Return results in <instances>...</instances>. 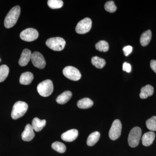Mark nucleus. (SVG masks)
Listing matches in <instances>:
<instances>
[{"instance_id":"31","label":"nucleus","mask_w":156,"mask_h":156,"mask_svg":"<svg viewBox=\"0 0 156 156\" xmlns=\"http://www.w3.org/2000/svg\"><path fill=\"white\" fill-rule=\"evenodd\" d=\"M150 66L151 69L156 73V60H152L151 61Z\"/></svg>"},{"instance_id":"27","label":"nucleus","mask_w":156,"mask_h":156,"mask_svg":"<svg viewBox=\"0 0 156 156\" xmlns=\"http://www.w3.org/2000/svg\"><path fill=\"white\" fill-rule=\"evenodd\" d=\"M48 5L52 9H58L63 6V2L61 0H49L48 2Z\"/></svg>"},{"instance_id":"14","label":"nucleus","mask_w":156,"mask_h":156,"mask_svg":"<svg viewBox=\"0 0 156 156\" xmlns=\"http://www.w3.org/2000/svg\"><path fill=\"white\" fill-rule=\"evenodd\" d=\"M155 137V134L153 131H149L144 134L142 137L143 145L148 147L152 144Z\"/></svg>"},{"instance_id":"24","label":"nucleus","mask_w":156,"mask_h":156,"mask_svg":"<svg viewBox=\"0 0 156 156\" xmlns=\"http://www.w3.org/2000/svg\"><path fill=\"white\" fill-rule=\"evenodd\" d=\"M52 148L60 153H63L66 151V146L62 143L56 141L51 145Z\"/></svg>"},{"instance_id":"18","label":"nucleus","mask_w":156,"mask_h":156,"mask_svg":"<svg viewBox=\"0 0 156 156\" xmlns=\"http://www.w3.org/2000/svg\"><path fill=\"white\" fill-rule=\"evenodd\" d=\"M72 96V93L69 91H66L58 95L56 99V102L59 104L63 105L67 103Z\"/></svg>"},{"instance_id":"5","label":"nucleus","mask_w":156,"mask_h":156,"mask_svg":"<svg viewBox=\"0 0 156 156\" xmlns=\"http://www.w3.org/2000/svg\"><path fill=\"white\" fill-rule=\"evenodd\" d=\"M48 48L54 51H60L63 50L66 45L64 39L60 37H52L48 39L46 42Z\"/></svg>"},{"instance_id":"19","label":"nucleus","mask_w":156,"mask_h":156,"mask_svg":"<svg viewBox=\"0 0 156 156\" xmlns=\"http://www.w3.org/2000/svg\"><path fill=\"white\" fill-rule=\"evenodd\" d=\"M152 37V32L151 30H149L144 32L141 34L140 36V44L143 47H145L147 46L151 41Z\"/></svg>"},{"instance_id":"9","label":"nucleus","mask_w":156,"mask_h":156,"mask_svg":"<svg viewBox=\"0 0 156 156\" xmlns=\"http://www.w3.org/2000/svg\"><path fill=\"white\" fill-rule=\"evenodd\" d=\"M38 32L32 28L26 29L21 32L20 34V38L27 42L33 41L38 38Z\"/></svg>"},{"instance_id":"23","label":"nucleus","mask_w":156,"mask_h":156,"mask_svg":"<svg viewBox=\"0 0 156 156\" xmlns=\"http://www.w3.org/2000/svg\"><path fill=\"white\" fill-rule=\"evenodd\" d=\"M9 69L5 65L0 66V83L4 82L9 75Z\"/></svg>"},{"instance_id":"6","label":"nucleus","mask_w":156,"mask_h":156,"mask_svg":"<svg viewBox=\"0 0 156 156\" xmlns=\"http://www.w3.org/2000/svg\"><path fill=\"white\" fill-rule=\"evenodd\" d=\"M92 26V21L89 18H84L78 23L76 27V31L78 34H83L89 32Z\"/></svg>"},{"instance_id":"15","label":"nucleus","mask_w":156,"mask_h":156,"mask_svg":"<svg viewBox=\"0 0 156 156\" xmlns=\"http://www.w3.org/2000/svg\"><path fill=\"white\" fill-rule=\"evenodd\" d=\"M154 92L153 87L151 85H147L141 88L140 97L141 99H146L153 95Z\"/></svg>"},{"instance_id":"17","label":"nucleus","mask_w":156,"mask_h":156,"mask_svg":"<svg viewBox=\"0 0 156 156\" xmlns=\"http://www.w3.org/2000/svg\"><path fill=\"white\" fill-rule=\"evenodd\" d=\"M46 120H41L38 118H35L32 122L31 126L33 128L34 131L39 132L41 131L46 126Z\"/></svg>"},{"instance_id":"22","label":"nucleus","mask_w":156,"mask_h":156,"mask_svg":"<svg viewBox=\"0 0 156 156\" xmlns=\"http://www.w3.org/2000/svg\"><path fill=\"white\" fill-rule=\"evenodd\" d=\"M91 62L94 66L98 69H102L104 67L106 63L104 59L98 56H94L92 57Z\"/></svg>"},{"instance_id":"4","label":"nucleus","mask_w":156,"mask_h":156,"mask_svg":"<svg viewBox=\"0 0 156 156\" xmlns=\"http://www.w3.org/2000/svg\"><path fill=\"white\" fill-rule=\"evenodd\" d=\"M142 134L141 128L134 127L131 129L128 136V143L131 147H135L139 144Z\"/></svg>"},{"instance_id":"8","label":"nucleus","mask_w":156,"mask_h":156,"mask_svg":"<svg viewBox=\"0 0 156 156\" xmlns=\"http://www.w3.org/2000/svg\"><path fill=\"white\" fill-rule=\"evenodd\" d=\"M122 125L119 120L116 119L112 124L109 131V136L112 140H115L119 137L122 132Z\"/></svg>"},{"instance_id":"11","label":"nucleus","mask_w":156,"mask_h":156,"mask_svg":"<svg viewBox=\"0 0 156 156\" xmlns=\"http://www.w3.org/2000/svg\"><path fill=\"white\" fill-rule=\"evenodd\" d=\"M22 139L23 141H30L33 139L35 133L32 126L30 124H27L25 126V129L21 134Z\"/></svg>"},{"instance_id":"16","label":"nucleus","mask_w":156,"mask_h":156,"mask_svg":"<svg viewBox=\"0 0 156 156\" xmlns=\"http://www.w3.org/2000/svg\"><path fill=\"white\" fill-rule=\"evenodd\" d=\"M34 80V75L32 73L27 72L23 73L20 78V83L22 85H28L32 83Z\"/></svg>"},{"instance_id":"1","label":"nucleus","mask_w":156,"mask_h":156,"mask_svg":"<svg viewBox=\"0 0 156 156\" xmlns=\"http://www.w3.org/2000/svg\"><path fill=\"white\" fill-rule=\"evenodd\" d=\"M20 8L19 6L13 7L9 11L5 18L4 25L7 28L13 27L16 24L20 15Z\"/></svg>"},{"instance_id":"20","label":"nucleus","mask_w":156,"mask_h":156,"mask_svg":"<svg viewBox=\"0 0 156 156\" xmlns=\"http://www.w3.org/2000/svg\"><path fill=\"white\" fill-rule=\"evenodd\" d=\"M100 134L98 131H95L91 133L88 136L87 140V144L89 146H92L95 145L99 140Z\"/></svg>"},{"instance_id":"13","label":"nucleus","mask_w":156,"mask_h":156,"mask_svg":"<svg viewBox=\"0 0 156 156\" xmlns=\"http://www.w3.org/2000/svg\"><path fill=\"white\" fill-rule=\"evenodd\" d=\"M32 53L30 50L25 49L23 50L19 60V64L21 66L27 65L31 57Z\"/></svg>"},{"instance_id":"32","label":"nucleus","mask_w":156,"mask_h":156,"mask_svg":"<svg viewBox=\"0 0 156 156\" xmlns=\"http://www.w3.org/2000/svg\"></svg>"},{"instance_id":"7","label":"nucleus","mask_w":156,"mask_h":156,"mask_svg":"<svg viewBox=\"0 0 156 156\" xmlns=\"http://www.w3.org/2000/svg\"><path fill=\"white\" fill-rule=\"evenodd\" d=\"M62 73L65 76L71 80L77 81L81 79V74L80 71L73 66H68L64 68Z\"/></svg>"},{"instance_id":"12","label":"nucleus","mask_w":156,"mask_h":156,"mask_svg":"<svg viewBox=\"0 0 156 156\" xmlns=\"http://www.w3.org/2000/svg\"><path fill=\"white\" fill-rule=\"evenodd\" d=\"M79 132L76 129L68 130L61 135V139L66 142H72L76 139Z\"/></svg>"},{"instance_id":"2","label":"nucleus","mask_w":156,"mask_h":156,"mask_svg":"<svg viewBox=\"0 0 156 156\" xmlns=\"http://www.w3.org/2000/svg\"><path fill=\"white\" fill-rule=\"evenodd\" d=\"M28 105L24 101H18L13 107L11 116L14 120L17 119L23 116L28 109Z\"/></svg>"},{"instance_id":"25","label":"nucleus","mask_w":156,"mask_h":156,"mask_svg":"<svg viewBox=\"0 0 156 156\" xmlns=\"http://www.w3.org/2000/svg\"><path fill=\"white\" fill-rule=\"evenodd\" d=\"M96 50L100 52H107L109 50V45L107 42L105 41H101L95 45Z\"/></svg>"},{"instance_id":"3","label":"nucleus","mask_w":156,"mask_h":156,"mask_svg":"<svg viewBox=\"0 0 156 156\" xmlns=\"http://www.w3.org/2000/svg\"><path fill=\"white\" fill-rule=\"evenodd\" d=\"M37 90L41 96L45 97L50 96L53 91V82L50 80L43 81L38 85Z\"/></svg>"},{"instance_id":"21","label":"nucleus","mask_w":156,"mask_h":156,"mask_svg":"<svg viewBox=\"0 0 156 156\" xmlns=\"http://www.w3.org/2000/svg\"><path fill=\"white\" fill-rule=\"evenodd\" d=\"M93 105V101L88 98H82L78 101L77 106L81 109L90 108Z\"/></svg>"},{"instance_id":"26","label":"nucleus","mask_w":156,"mask_h":156,"mask_svg":"<svg viewBox=\"0 0 156 156\" xmlns=\"http://www.w3.org/2000/svg\"><path fill=\"white\" fill-rule=\"evenodd\" d=\"M146 125L151 131H156V116H154L148 119L146 122Z\"/></svg>"},{"instance_id":"29","label":"nucleus","mask_w":156,"mask_h":156,"mask_svg":"<svg viewBox=\"0 0 156 156\" xmlns=\"http://www.w3.org/2000/svg\"><path fill=\"white\" fill-rule=\"evenodd\" d=\"M132 49L133 48L131 46H127L124 47L123 49V51L125 56H128L132 52Z\"/></svg>"},{"instance_id":"30","label":"nucleus","mask_w":156,"mask_h":156,"mask_svg":"<svg viewBox=\"0 0 156 156\" xmlns=\"http://www.w3.org/2000/svg\"><path fill=\"white\" fill-rule=\"evenodd\" d=\"M123 70L127 73L131 72V65L127 62H125L123 65Z\"/></svg>"},{"instance_id":"10","label":"nucleus","mask_w":156,"mask_h":156,"mask_svg":"<svg viewBox=\"0 0 156 156\" xmlns=\"http://www.w3.org/2000/svg\"><path fill=\"white\" fill-rule=\"evenodd\" d=\"M31 60L34 66L40 69H43L46 66L44 58L39 52H34L32 53Z\"/></svg>"},{"instance_id":"28","label":"nucleus","mask_w":156,"mask_h":156,"mask_svg":"<svg viewBox=\"0 0 156 156\" xmlns=\"http://www.w3.org/2000/svg\"><path fill=\"white\" fill-rule=\"evenodd\" d=\"M105 9L108 12L114 13L116 11L117 7L113 1H109L105 3Z\"/></svg>"}]
</instances>
